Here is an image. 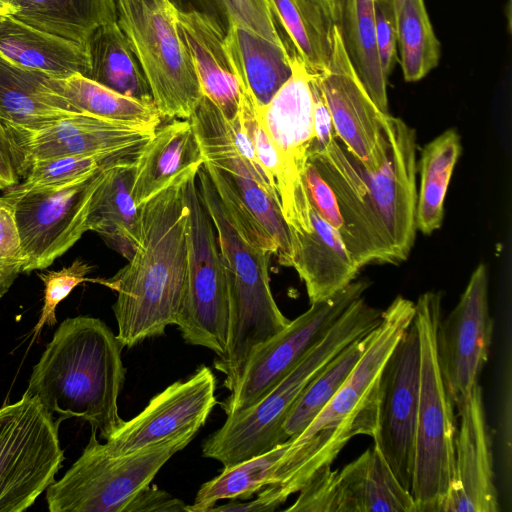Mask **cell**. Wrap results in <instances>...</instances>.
Returning a JSON list of instances; mask_svg holds the SVG:
<instances>
[{"mask_svg":"<svg viewBox=\"0 0 512 512\" xmlns=\"http://www.w3.org/2000/svg\"><path fill=\"white\" fill-rule=\"evenodd\" d=\"M16 9L14 17L44 32L88 48L98 27L116 22V0H2Z\"/></svg>","mask_w":512,"mask_h":512,"instance_id":"f546056e","label":"cell"},{"mask_svg":"<svg viewBox=\"0 0 512 512\" xmlns=\"http://www.w3.org/2000/svg\"><path fill=\"white\" fill-rule=\"evenodd\" d=\"M180 34L202 91L227 121L239 112L241 86L225 49V33L210 17L177 10Z\"/></svg>","mask_w":512,"mask_h":512,"instance_id":"cb8c5ba5","label":"cell"},{"mask_svg":"<svg viewBox=\"0 0 512 512\" xmlns=\"http://www.w3.org/2000/svg\"><path fill=\"white\" fill-rule=\"evenodd\" d=\"M302 180L310 207L339 234L354 260V242L341 215L335 193L309 159Z\"/></svg>","mask_w":512,"mask_h":512,"instance_id":"b9f144b4","label":"cell"},{"mask_svg":"<svg viewBox=\"0 0 512 512\" xmlns=\"http://www.w3.org/2000/svg\"><path fill=\"white\" fill-rule=\"evenodd\" d=\"M16 12V9L12 5L0 0V22L7 17L14 16Z\"/></svg>","mask_w":512,"mask_h":512,"instance_id":"816d5d0a","label":"cell"},{"mask_svg":"<svg viewBox=\"0 0 512 512\" xmlns=\"http://www.w3.org/2000/svg\"><path fill=\"white\" fill-rule=\"evenodd\" d=\"M414 314L415 303L401 295L382 311L363 354L339 390L291 441L270 480L286 499L298 493L319 470L331 466L351 438L375 436L379 375Z\"/></svg>","mask_w":512,"mask_h":512,"instance_id":"277c9868","label":"cell"},{"mask_svg":"<svg viewBox=\"0 0 512 512\" xmlns=\"http://www.w3.org/2000/svg\"><path fill=\"white\" fill-rule=\"evenodd\" d=\"M420 368L419 335L412 321L379 375L373 437L393 474L408 491L413 480Z\"/></svg>","mask_w":512,"mask_h":512,"instance_id":"9a60e30c","label":"cell"},{"mask_svg":"<svg viewBox=\"0 0 512 512\" xmlns=\"http://www.w3.org/2000/svg\"><path fill=\"white\" fill-rule=\"evenodd\" d=\"M367 280L348 284L334 296L310 304L308 310L250 355L241 378L220 403L226 415L245 410L268 394L321 340L342 313L369 288Z\"/></svg>","mask_w":512,"mask_h":512,"instance_id":"5bb4252c","label":"cell"},{"mask_svg":"<svg viewBox=\"0 0 512 512\" xmlns=\"http://www.w3.org/2000/svg\"><path fill=\"white\" fill-rule=\"evenodd\" d=\"M203 162L188 119H172L159 126L135 163L132 196L136 206L162 191L180 173Z\"/></svg>","mask_w":512,"mask_h":512,"instance_id":"484cf974","label":"cell"},{"mask_svg":"<svg viewBox=\"0 0 512 512\" xmlns=\"http://www.w3.org/2000/svg\"><path fill=\"white\" fill-rule=\"evenodd\" d=\"M122 348L100 319L67 318L34 366L25 393L36 397L57 424L83 419L107 440L123 422L118 412L125 380Z\"/></svg>","mask_w":512,"mask_h":512,"instance_id":"3957f363","label":"cell"},{"mask_svg":"<svg viewBox=\"0 0 512 512\" xmlns=\"http://www.w3.org/2000/svg\"><path fill=\"white\" fill-rule=\"evenodd\" d=\"M381 310L355 300L321 340L259 402L227 415L202 446V455L230 467L287 441L284 421L307 384L348 344L373 330Z\"/></svg>","mask_w":512,"mask_h":512,"instance_id":"8992f818","label":"cell"},{"mask_svg":"<svg viewBox=\"0 0 512 512\" xmlns=\"http://www.w3.org/2000/svg\"><path fill=\"white\" fill-rule=\"evenodd\" d=\"M307 70L326 69L332 47L333 23L311 0H267Z\"/></svg>","mask_w":512,"mask_h":512,"instance_id":"e575fe53","label":"cell"},{"mask_svg":"<svg viewBox=\"0 0 512 512\" xmlns=\"http://www.w3.org/2000/svg\"><path fill=\"white\" fill-rule=\"evenodd\" d=\"M461 151V139L454 129L446 130L422 149L416 229L423 234L429 235L442 225L444 200Z\"/></svg>","mask_w":512,"mask_h":512,"instance_id":"836d02e7","label":"cell"},{"mask_svg":"<svg viewBox=\"0 0 512 512\" xmlns=\"http://www.w3.org/2000/svg\"><path fill=\"white\" fill-rule=\"evenodd\" d=\"M198 167L180 173L137 206L138 241L133 256L113 277L92 280L117 292L112 309L123 347L161 336L177 323L188 268L186 183Z\"/></svg>","mask_w":512,"mask_h":512,"instance_id":"7a4b0ae2","label":"cell"},{"mask_svg":"<svg viewBox=\"0 0 512 512\" xmlns=\"http://www.w3.org/2000/svg\"><path fill=\"white\" fill-rule=\"evenodd\" d=\"M3 125L20 178L32 163L54 157L137 158L155 133L84 113L36 129Z\"/></svg>","mask_w":512,"mask_h":512,"instance_id":"e0dca14e","label":"cell"},{"mask_svg":"<svg viewBox=\"0 0 512 512\" xmlns=\"http://www.w3.org/2000/svg\"><path fill=\"white\" fill-rule=\"evenodd\" d=\"M187 505L164 490L148 485L133 499L125 512L186 511Z\"/></svg>","mask_w":512,"mask_h":512,"instance_id":"bcb514c9","label":"cell"},{"mask_svg":"<svg viewBox=\"0 0 512 512\" xmlns=\"http://www.w3.org/2000/svg\"><path fill=\"white\" fill-rule=\"evenodd\" d=\"M220 198L259 247L292 267L290 228L269 178L238 151L228 121L204 95L188 119Z\"/></svg>","mask_w":512,"mask_h":512,"instance_id":"52a82bcc","label":"cell"},{"mask_svg":"<svg viewBox=\"0 0 512 512\" xmlns=\"http://www.w3.org/2000/svg\"><path fill=\"white\" fill-rule=\"evenodd\" d=\"M20 270L0 267V299L9 291Z\"/></svg>","mask_w":512,"mask_h":512,"instance_id":"681fc988","label":"cell"},{"mask_svg":"<svg viewBox=\"0 0 512 512\" xmlns=\"http://www.w3.org/2000/svg\"><path fill=\"white\" fill-rule=\"evenodd\" d=\"M374 16L380 63L388 79L394 65L397 44V15L391 0H374Z\"/></svg>","mask_w":512,"mask_h":512,"instance_id":"7bdbcfd3","label":"cell"},{"mask_svg":"<svg viewBox=\"0 0 512 512\" xmlns=\"http://www.w3.org/2000/svg\"><path fill=\"white\" fill-rule=\"evenodd\" d=\"M258 115L296 192L308 200L302 176L314 139L313 95L311 73L296 52L290 78L265 106H258Z\"/></svg>","mask_w":512,"mask_h":512,"instance_id":"7402d4cb","label":"cell"},{"mask_svg":"<svg viewBox=\"0 0 512 512\" xmlns=\"http://www.w3.org/2000/svg\"><path fill=\"white\" fill-rule=\"evenodd\" d=\"M50 76L0 56V122L29 129L78 114L49 86Z\"/></svg>","mask_w":512,"mask_h":512,"instance_id":"83f0119b","label":"cell"},{"mask_svg":"<svg viewBox=\"0 0 512 512\" xmlns=\"http://www.w3.org/2000/svg\"><path fill=\"white\" fill-rule=\"evenodd\" d=\"M291 444L287 440L273 449L246 459L223 471L201 485L186 512H209L223 499H249L270 484L273 471Z\"/></svg>","mask_w":512,"mask_h":512,"instance_id":"8d00e7d4","label":"cell"},{"mask_svg":"<svg viewBox=\"0 0 512 512\" xmlns=\"http://www.w3.org/2000/svg\"><path fill=\"white\" fill-rule=\"evenodd\" d=\"M216 378L200 366L184 381H176L155 395L136 416L124 421L103 447L124 455L157 444L191 428H201L216 405Z\"/></svg>","mask_w":512,"mask_h":512,"instance_id":"ffe728a7","label":"cell"},{"mask_svg":"<svg viewBox=\"0 0 512 512\" xmlns=\"http://www.w3.org/2000/svg\"><path fill=\"white\" fill-rule=\"evenodd\" d=\"M111 166L62 184L3 194L15 209L24 256L21 273L48 268L88 231L94 194Z\"/></svg>","mask_w":512,"mask_h":512,"instance_id":"4fadbf2b","label":"cell"},{"mask_svg":"<svg viewBox=\"0 0 512 512\" xmlns=\"http://www.w3.org/2000/svg\"><path fill=\"white\" fill-rule=\"evenodd\" d=\"M198 168L186 183L188 268L176 325L185 343L206 347L221 357L229 331L228 284L215 226L198 188Z\"/></svg>","mask_w":512,"mask_h":512,"instance_id":"8fae6325","label":"cell"},{"mask_svg":"<svg viewBox=\"0 0 512 512\" xmlns=\"http://www.w3.org/2000/svg\"><path fill=\"white\" fill-rule=\"evenodd\" d=\"M316 3L325 16L333 23L336 24L338 18V3L339 0H311Z\"/></svg>","mask_w":512,"mask_h":512,"instance_id":"f907efd6","label":"cell"},{"mask_svg":"<svg viewBox=\"0 0 512 512\" xmlns=\"http://www.w3.org/2000/svg\"><path fill=\"white\" fill-rule=\"evenodd\" d=\"M180 432L157 444L124 455H112L97 440V430L65 475L46 492L51 512H125L159 470L198 433Z\"/></svg>","mask_w":512,"mask_h":512,"instance_id":"9c48e42d","label":"cell"},{"mask_svg":"<svg viewBox=\"0 0 512 512\" xmlns=\"http://www.w3.org/2000/svg\"><path fill=\"white\" fill-rule=\"evenodd\" d=\"M311 90L314 110V139L309 148V154L324 150L332 139L337 136L330 111L317 83L311 73Z\"/></svg>","mask_w":512,"mask_h":512,"instance_id":"f6af8a7d","label":"cell"},{"mask_svg":"<svg viewBox=\"0 0 512 512\" xmlns=\"http://www.w3.org/2000/svg\"><path fill=\"white\" fill-rule=\"evenodd\" d=\"M291 512H416L410 491L399 483L373 444L341 470H319L298 492Z\"/></svg>","mask_w":512,"mask_h":512,"instance_id":"2e32d148","label":"cell"},{"mask_svg":"<svg viewBox=\"0 0 512 512\" xmlns=\"http://www.w3.org/2000/svg\"><path fill=\"white\" fill-rule=\"evenodd\" d=\"M442 295L428 291L415 303L420 341L419 404L414 446L411 495L416 512H441L454 473V403L444 385L436 353Z\"/></svg>","mask_w":512,"mask_h":512,"instance_id":"ba28073f","label":"cell"},{"mask_svg":"<svg viewBox=\"0 0 512 512\" xmlns=\"http://www.w3.org/2000/svg\"><path fill=\"white\" fill-rule=\"evenodd\" d=\"M369 333L343 348L303 389L283 424L288 440L297 438L334 397L363 354Z\"/></svg>","mask_w":512,"mask_h":512,"instance_id":"d590c367","label":"cell"},{"mask_svg":"<svg viewBox=\"0 0 512 512\" xmlns=\"http://www.w3.org/2000/svg\"><path fill=\"white\" fill-rule=\"evenodd\" d=\"M330 111L337 136L371 171L386 154L384 119L356 74L339 28H332V47L325 70L314 74Z\"/></svg>","mask_w":512,"mask_h":512,"instance_id":"d6986e66","label":"cell"},{"mask_svg":"<svg viewBox=\"0 0 512 512\" xmlns=\"http://www.w3.org/2000/svg\"><path fill=\"white\" fill-rule=\"evenodd\" d=\"M24 256L12 201L0 196V267L22 270Z\"/></svg>","mask_w":512,"mask_h":512,"instance_id":"ee69618b","label":"cell"},{"mask_svg":"<svg viewBox=\"0 0 512 512\" xmlns=\"http://www.w3.org/2000/svg\"><path fill=\"white\" fill-rule=\"evenodd\" d=\"M488 271L481 263L472 272L458 303L440 319L436 353L441 376L454 405L479 384L493 337Z\"/></svg>","mask_w":512,"mask_h":512,"instance_id":"ac0fdd59","label":"cell"},{"mask_svg":"<svg viewBox=\"0 0 512 512\" xmlns=\"http://www.w3.org/2000/svg\"><path fill=\"white\" fill-rule=\"evenodd\" d=\"M0 56L56 79L75 74L89 77L91 70L87 47L34 28L14 16L0 22Z\"/></svg>","mask_w":512,"mask_h":512,"instance_id":"d4e9b609","label":"cell"},{"mask_svg":"<svg viewBox=\"0 0 512 512\" xmlns=\"http://www.w3.org/2000/svg\"><path fill=\"white\" fill-rule=\"evenodd\" d=\"M91 270L92 266L88 262L78 258L71 265L60 270H48L38 274L44 284V303L39 320L33 330L34 338L38 336L45 324L50 327L56 324L57 306L76 286L86 281H92L87 278Z\"/></svg>","mask_w":512,"mask_h":512,"instance_id":"60d3db41","label":"cell"},{"mask_svg":"<svg viewBox=\"0 0 512 512\" xmlns=\"http://www.w3.org/2000/svg\"><path fill=\"white\" fill-rule=\"evenodd\" d=\"M397 43L406 81H419L437 66L440 43L429 20L424 0L404 1L397 16Z\"/></svg>","mask_w":512,"mask_h":512,"instance_id":"74e56055","label":"cell"},{"mask_svg":"<svg viewBox=\"0 0 512 512\" xmlns=\"http://www.w3.org/2000/svg\"><path fill=\"white\" fill-rule=\"evenodd\" d=\"M20 179L5 127L0 122V189H9L17 185Z\"/></svg>","mask_w":512,"mask_h":512,"instance_id":"c3c4849f","label":"cell"},{"mask_svg":"<svg viewBox=\"0 0 512 512\" xmlns=\"http://www.w3.org/2000/svg\"><path fill=\"white\" fill-rule=\"evenodd\" d=\"M178 11L198 12L213 19L227 32L237 21L262 37L285 45L267 0H170Z\"/></svg>","mask_w":512,"mask_h":512,"instance_id":"f35d334b","label":"cell"},{"mask_svg":"<svg viewBox=\"0 0 512 512\" xmlns=\"http://www.w3.org/2000/svg\"><path fill=\"white\" fill-rule=\"evenodd\" d=\"M123 159L136 158L71 155L36 161L26 170L22 177L24 180L6 189L4 193L19 194L34 188L62 184L91 174L102 167L113 165Z\"/></svg>","mask_w":512,"mask_h":512,"instance_id":"ab89813d","label":"cell"},{"mask_svg":"<svg viewBox=\"0 0 512 512\" xmlns=\"http://www.w3.org/2000/svg\"><path fill=\"white\" fill-rule=\"evenodd\" d=\"M88 54V78L125 96L155 104L141 65L117 21L93 31Z\"/></svg>","mask_w":512,"mask_h":512,"instance_id":"1f68e13d","label":"cell"},{"mask_svg":"<svg viewBox=\"0 0 512 512\" xmlns=\"http://www.w3.org/2000/svg\"><path fill=\"white\" fill-rule=\"evenodd\" d=\"M258 496L250 502L239 503V502H230L228 504H224L222 506L213 507L209 510L212 511H221V512H235V511H274L280 505H282L287 499L282 494L277 484H270L266 486Z\"/></svg>","mask_w":512,"mask_h":512,"instance_id":"7dc6e473","label":"cell"},{"mask_svg":"<svg viewBox=\"0 0 512 512\" xmlns=\"http://www.w3.org/2000/svg\"><path fill=\"white\" fill-rule=\"evenodd\" d=\"M224 44L241 88L259 107L265 106L292 74V56L286 46L237 21H231Z\"/></svg>","mask_w":512,"mask_h":512,"instance_id":"4316f807","label":"cell"},{"mask_svg":"<svg viewBox=\"0 0 512 512\" xmlns=\"http://www.w3.org/2000/svg\"><path fill=\"white\" fill-rule=\"evenodd\" d=\"M386 154L369 170L335 136L308 159L335 193L354 241L370 263L397 264L407 259L416 236V131L386 114Z\"/></svg>","mask_w":512,"mask_h":512,"instance_id":"6da1fadb","label":"cell"},{"mask_svg":"<svg viewBox=\"0 0 512 512\" xmlns=\"http://www.w3.org/2000/svg\"><path fill=\"white\" fill-rule=\"evenodd\" d=\"M117 23L163 119H189L203 96L170 0H116Z\"/></svg>","mask_w":512,"mask_h":512,"instance_id":"30bf717a","label":"cell"},{"mask_svg":"<svg viewBox=\"0 0 512 512\" xmlns=\"http://www.w3.org/2000/svg\"><path fill=\"white\" fill-rule=\"evenodd\" d=\"M454 473L441 512H498L492 440L480 384L456 404Z\"/></svg>","mask_w":512,"mask_h":512,"instance_id":"44dd1931","label":"cell"},{"mask_svg":"<svg viewBox=\"0 0 512 512\" xmlns=\"http://www.w3.org/2000/svg\"><path fill=\"white\" fill-rule=\"evenodd\" d=\"M311 230L290 228L292 267L304 282L311 303L326 300L354 281L361 269L339 234L312 208Z\"/></svg>","mask_w":512,"mask_h":512,"instance_id":"603a6c76","label":"cell"},{"mask_svg":"<svg viewBox=\"0 0 512 512\" xmlns=\"http://www.w3.org/2000/svg\"><path fill=\"white\" fill-rule=\"evenodd\" d=\"M203 203L215 226L229 293L226 351L214 367L230 392L252 352L284 329L290 320L279 309L270 287L271 254L254 243L220 198L204 166L197 170Z\"/></svg>","mask_w":512,"mask_h":512,"instance_id":"5b68a950","label":"cell"},{"mask_svg":"<svg viewBox=\"0 0 512 512\" xmlns=\"http://www.w3.org/2000/svg\"><path fill=\"white\" fill-rule=\"evenodd\" d=\"M58 426L26 393L0 408V512H22L55 481L64 460Z\"/></svg>","mask_w":512,"mask_h":512,"instance_id":"7c38bea8","label":"cell"},{"mask_svg":"<svg viewBox=\"0 0 512 512\" xmlns=\"http://www.w3.org/2000/svg\"><path fill=\"white\" fill-rule=\"evenodd\" d=\"M404 1L405 0H391L397 16H398V13H399Z\"/></svg>","mask_w":512,"mask_h":512,"instance_id":"f5cc1de1","label":"cell"},{"mask_svg":"<svg viewBox=\"0 0 512 512\" xmlns=\"http://www.w3.org/2000/svg\"><path fill=\"white\" fill-rule=\"evenodd\" d=\"M49 86L79 113L153 131L163 119L155 104L125 96L81 74L50 77Z\"/></svg>","mask_w":512,"mask_h":512,"instance_id":"d6a6232c","label":"cell"},{"mask_svg":"<svg viewBox=\"0 0 512 512\" xmlns=\"http://www.w3.org/2000/svg\"><path fill=\"white\" fill-rule=\"evenodd\" d=\"M336 25L360 81L379 110L388 113L387 78L378 53L374 0H339Z\"/></svg>","mask_w":512,"mask_h":512,"instance_id":"4dcf8cb0","label":"cell"},{"mask_svg":"<svg viewBox=\"0 0 512 512\" xmlns=\"http://www.w3.org/2000/svg\"><path fill=\"white\" fill-rule=\"evenodd\" d=\"M137 159H124L108 168L97 188L88 216V231L130 260L138 241V210L132 196Z\"/></svg>","mask_w":512,"mask_h":512,"instance_id":"f1b7e54d","label":"cell"}]
</instances>
